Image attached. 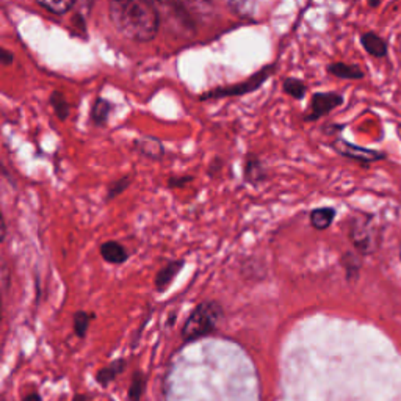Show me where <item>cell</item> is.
Here are the masks:
<instances>
[{
  "instance_id": "27",
  "label": "cell",
  "mask_w": 401,
  "mask_h": 401,
  "mask_svg": "<svg viewBox=\"0 0 401 401\" xmlns=\"http://www.w3.org/2000/svg\"><path fill=\"white\" fill-rule=\"evenodd\" d=\"M22 401H43V398H41V395L36 394V392H33V394H30L26 398H22Z\"/></svg>"
},
{
  "instance_id": "11",
  "label": "cell",
  "mask_w": 401,
  "mask_h": 401,
  "mask_svg": "<svg viewBox=\"0 0 401 401\" xmlns=\"http://www.w3.org/2000/svg\"><path fill=\"white\" fill-rule=\"evenodd\" d=\"M125 367H127V360L123 359V358L113 360L112 364L102 367L100 370L96 373V381H98L99 386L108 387L110 384H112L118 378V376H120L125 370Z\"/></svg>"
},
{
  "instance_id": "13",
  "label": "cell",
  "mask_w": 401,
  "mask_h": 401,
  "mask_svg": "<svg viewBox=\"0 0 401 401\" xmlns=\"http://www.w3.org/2000/svg\"><path fill=\"white\" fill-rule=\"evenodd\" d=\"M328 73L334 77L347 78V80H360V78L365 77L364 71L358 65H348V63L343 61L331 63V65L328 66Z\"/></svg>"
},
{
  "instance_id": "25",
  "label": "cell",
  "mask_w": 401,
  "mask_h": 401,
  "mask_svg": "<svg viewBox=\"0 0 401 401\" xmlns=\"http://www.w3.org/2000/svg\"><path fill=\"white\" fill-rule=\"evenodd\" d=\"M193 180L192 176H182V177H170L168 179V187L170 188H182L185 185H188Z\"/></svg>"
},
{
  "instance_id": "3",
  "label": "cell",
  "mask_w": 401,
  "mask_h": 401,
  "mask_svg": "<svg viewBox=\"0 0 401 401\" xmlns=\"http://www.w3.org/2000/svg\"><path fill=\"white\" fill-rule=\"evenodd\" d=\"M157 14H159L160 26H167L172 33L182 36H193L196 33L194 21L182 4V0H151Z\"/></svg>"
},
{
  "instance_id": "15",
  "label": "cell",
  "mask_w": 401,
  "mask_h": 401,
  "mask_svg": "<svg viewBox=\"0 0 401 401\" xmlns=\"http://www.w3.org/2000/svg\"><path fill=\"white\" fill-rule=\"evenodd\" d=\"M335 218V210L331 207H320L311 212V224L317 231H325L333 224Z\"/></svg>"
},
{
  "instance_id": "21",
  "label": "cell",
  "mask_w": 401,
  "mask_h": 401,
  "mask_svg": "<svg viewBox=\"0 0 401 401\" xmlns=\"http://www.w3.org/2000/svg\"><path fill=\"white\" fill-rule=\"evenodd\" d=\"M146 387V376L143 372L137 370L132 376V382L129 387V400L130 401H140Z\"/></svg>"
},
{
  "instance_id": "12",
  "label": "cell",
  "mask_w": 401,
  "mask_h": 401,
  "mask_svg": "<svg viewBox=\"0 0 401 401\" xmlns=\"http://www.w3.org/2000/svg\"><path fill=\"white\" fill-rule=\"evenodd\" d=\"M184 265H185L184 261H172V262L165 265L155 276L157 292H165V290H167L172 284V279H175L176 274L180 270H182Z\"/></svg>"
},
{
  "instance_id": "16",
  "label": "cell",
  "mask_w": 401,
  "mask_h": 401,
  "mask_svg": "<svg viewBox=\"0 0 401 401\" xmlns=\"http://www.w3.org/2000/svg\"><path fill=\"white\" fill-rule=\"evenodd\" d=\"M112 102H108L104 98H99L96 102H94L93 110H91V121L102 127V125H105L108 121V116L110 112H112Z\"/></svg>"
},
{
  "instance_id": "17",
  "label": "cell",
  "mask_w": 401,
  "mask_h": 401,
  "mask_svg": "<svg viewBox=\"0 0 401 401\" xmlns=\"http://www.w3.org/2000/svg\"><path fill=\"white\" fill-rule=\"evenodd\" d=\"M229 10L243 19H251L256 14V0H229Z\"/></svg>"
},
{
  "instance_id": "29",
  "label": "cell",
  "mask_w": 401,
  "mask_h": 401,
  "mask_svg": "<svg viewBox=\"0 0 401 401\" xmlns=\"http://www.w3.org/2000/svg\"><path fill=\"white\" fill-rule=\"evenodd\" d=\"M380 4H381V2H380V0H368V5L373 6V8H375V6H378Z\"/></svg>"
},
{
  "instance_id": "26",
  "label": "cell",
  "mask_w": 401,
  "mask_h": 401,
  "mask_svg": "<svg viewBox=\"0 0 401 401\" xmlns=\"http://www.w3.org/2000/svg\"><path fill=\"white\" fill-rule=\"evenodd\" d=\"M0 58H2V63L4 65H10V63H13L14 57H13V53L8 52L6 49H2L0 51Z\"/></svg>"
},
{
  "instance_id": "22",
  "label": "cell",
  "mask_w": 401,
  "mask_h": 401,
  "mask_svg": "<svg viewBox=\"0 0 401 401\" xmlns=\"http://www.w3.org/2000/svg\"><path fill=\"white\" fill-rule=\"evenodd\" d=\"M91 318H93V316H90V313L85 312V311H78V312L74 313L73 326H74V333H75L77 337L85 339L86 333H88Z\"/></svg>"
},
{
  "instance_id": "14",
  "label": "cell",
  "mask_w": 401,
  "mask_h": 401,
  "mask_svg": "<svg viewBox=\"0 0 401 401\" xmlns=\"http://www.w3.org/2000/svg\"><path fill=\"white\" fill-rule=\"evenodd\" d=\"M266 177V172L262 162L257 159V155L249 154L246 157V163H245V179L246 182L251 185H259L261 182H264Z\"/></svg>"
},
{
  "instance_id": "28",
  "label": "cell",
  "mask_w": 401,
  "mask_h": 401,
  "mask_svg": "<svg viewBox=\"0 0 401 401\" xmlns=\"http://www.w3.org/2000/svg\"><path fill=\"white\" fill-rule=\"evenodd\" d=\"M73 401H88V398H86V397L82 395V394H77V395L73 398Z\"/></svg>"
},
{
  "instance_id": "10",
  "label": "cell",
  "mask_w": 401,
  "mask_h": 401,
  "mask_svg": "<svg viewBox=\"0 0 401 401\" xmlns=\"http://www.w3.org/2000/svg\"><path fill=\"white\" fill-rule=\"evenodd\" d=\"M100 256L105 262L113 264V265H121L129 259V253L120 241H104L100 245Z\"/></svg>"
},
{
  "instance_id": "8",
  "label": "cell",
  "mask_w": 401,
  "mask_h": 401,
  "mask_svg": "<svg viewBox=\"0 0 401 401\" xmlns=\"http://www.w3.org/2000/svg\"><path fill=\"white\" fill-rule=\"evenodd\" d=\"M360 44H363L365 52L375 58H384L389 51L386 39L375 33V31H365V33L360 35Z\"/></svg>"
},
{
  "instance_id": "20",
  "label": "cell",
  "mask_w": 401,
  "mask_h": 401,
  "mask_svg": "<svg viewBox=\"0 0 401 401\" xmlns=\"http://www.w3.org/2000/svg\"><path fill=\"white\" fill-rule=\"evenodd\" d=\"M282 90H284L286 94H288L290 98L301 100L306 96V91H308V86L300 78H286L284 83H282Z\"/></svg>"
},
{
  "instance_id": "2",
  "label": "cell",
  "mask_w": 401,
  "mask_h": 401,
  "mask_svg": "<svg viewBox=\"0 0 401 401\" xmlns=\"http://www.w3.org/2000/svg\"><path fill=\"white\" fill-rule=\"evenodd\" d=\"M223 318V308L217 301H204L194 308L182 328V339L185 343L207 337L217 329Z\"/></svg>"
},
{
  "instance_id": "18",
  "label": "cell",
  "mask_w": 401,
  "mask_h": 401,
  "mask_svg": "<svg viewBox=\"0 0 401 401\" xmlns=\"http://www.w3.org/2000/svg\"><path fill=\"white\" fill-rule=\"evenodd\" d=\"M51 105H52L53 112H55V115H57L60 121L68 120L69 112H71V105H69V102L66 100L65 94L60 93V91H53L51 94Z\"/></svg>"
},
{
  "instance_id": "4",
  "label": "cell",
  "mask_w": 401,
  "mask_h": 401,
  "mask_svg": "<svg viewBox=\"0 0 401 401\" xmlns=\"http://www.w3.org/2000/svg\"><path fill=\"white\" fill-rule=\"evenodd\" d=\"M273 71H274V65L265 66V68L259 71V73H256V74L251 75L249 78H246L245 82L235 83V85H231V86H222V88L212 90L206 94H202V96H199V99L201 100H209V99H219V98H234V96H243V94L253 93V91L261 88L264 82L269 80L270 75L273 74Z\"/></svg>"
},
{
  "instance_id": "1",
  "label": "cell",
  "mask_w": 401,
  "mask_h": 401,
  "mask_svg": "<svg viewBox=\"0 0 401 401\" xmlns=\"http://www.w3.org/2000/svg\"><path fill=\"white\" fill-rule=\"evenodd\" d=\"M110 21L132 41H152L160 30V19L151 0H108Z\"/></svg>"
},
{
  "instance_id": "19",
  "label": "cell",
  "mask_w": 401,
  "mask_h": 401,
  "mask_svg": "<svg viewBox=\"0 0 401 401\" xmlns=\"http://www.w3.org/2000/svg\"><path fill=\"white\" fill-rule=\"evenodd\" d=\"M44 10L53 14H65L75 6V0H36Z\"/></svg>"
},
{
  "instance_id": "24",
  "label": "cell",
  "mask_w": 401,
  "mask_h": 401,
  "mask_svg": "<svg viewBox=\"0 0 401 401\" xmlns=\"http://www.w3.org/2000/svg\"><path fill=\"white\" fill-rule=\"evenodd\" d=\"M94 0H75V8H77V16H82L85 18L86 14L91 11V6H93Z\"/></svg>"
},
{
  "instance_id": "30",
  "label": "cell",
  "mask_w": 401,
  "mask_h": 401,
  "mask_svg": "<svg viewBox=\"0 0 401 401\" xmlns=\"http://www.w3.org/2000/svg\"><path fill=\"white\" fill-rule=\"evenodd\" d=\"M400 259H401V248H400Z\"/></svg>"
},
{
  "instance_id": "9",
  "label": "cell",
  "mask_w": 401,
  "mask_h": 401,
  "mask_svg": "<svg viewBox=\"0 0 401 401\" xmlns=\"http://www.w3.org/2000/svg\"><path fill=\"white\" fill-rule=\"evenodd\" d=\"M135 149L137 152L141 154L146 159L151 160H162L165 155V147L159 138L154 137H143L135 141Z\"/></svg>"
},
{
  "instance_id": "7",
  "label": "cell",
  "mask_w": 401,
  "mask_h": 401,
  "mask_svg": "<svg viewBox=\"0 0 401 401\" xmlns=\"http://www.w3.org/2000/svg\"><path fill=\"white\" fill-rule=\"evenodd\" d=\"M351 240L355 243V246L363 251V253H370L373 246V234L370 229V223L360 222V219H355L351 226Z\"/></svg>"
},
{
  "instance_id": "6",
  "label": "cell",
  "mask_w": 401,
  "mask_h": 401,
  "mask_svg": "<svg viewBox=\"0 0 401 401\" xmlns=\"http://www.w3.org/2000/svg\"><path fill=\"white\" fill-rule=\"evenodd\" d=\"M333 146H334L335 151L339 152L340 155L348 157V159L358 160V162L370 163V162H376V160L384 159V154H381L378 151H373V149L359 147L356 145L348 143V141H345L342 138H337L334 143H333Z\"/></svg>"
},
{
  "instance_id": "5",
  "label": "cell",
  "mask_w": 401,
  "mask_h": 401,
  "mask_svg": "<svg viewBox=\"0 0 401 401\" xmlns=\"http://www.w3.org/2000/svg\"><path fill=\"white\" fill-rule=\"evenodd\" d=\"M343 104V96L339 93L328 91V93H316L311 99V105L308 113H306V121H318L320 118L331 113L334 108Z\"/></svg>"
},
{
  "instance_id": "23",
  "label": "cell",
  "mask_w": 401,
  "mask_h": 401,
  "mask_svg": "<svg viewBox=\"0 0 401 401\" xmlns=\"http://www.w3.org/2000/svg\"><path fill=\"white\" fill-rule=\"evenodd\" d=\"M129 185H130V177L129 176L115 180V182L110 184L108 190H107V201L116 198V196H120Z\"/></svg>"
}]
</instances>
